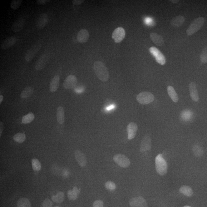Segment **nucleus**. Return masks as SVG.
<instances>
[{
	"instance_id": "f257e3e1",
	"label": "nucleus",
	"mask_w": 207,
	"mask_h": 207,
	"mask_svg": "<svg viewBox=\"0 0 207 207\" xmlns=\"http://www.w3.org/2000/svg\"><path fill=\"white\" fill-rule=\"evenodd\" d=\"M92 68L99 80L103 82H106L108 80L109 78V71L102 62L100 61L95 62Z\"/></svg>"
},
{
	"instance_id": "f03ea898",
	"label": "nucleus",
	"mask_w": 207,
	"mask_h": 207,
	"mask_svg": "<svg viewBox=\"0 0 207 207\" xmlns=\"http://www.w3.org/2000/svg\"><path fill=\"white\" fill-rule=\"evenodd\" d=\"M155 161L156 172L160 175H164L167 172L168 165L162 155H158L155 158Z\"/></svg>"
},
{
	"instance_id": "7ed1b4c3",
	"label": "nucleus",
	"mask_w": 207,
	"mask_h": 207,
	"mask_svg": "<svg viewBox=\"0 0 207 207\" xmlns=\"http://www.w3.org/2000/svg\"><path fill=\"white\" fill-rule=\"evenodd\" d=\"M205 22V18L199 17L196 18L192 22L186 30V33L188 35L191 36L197 32L202 27Z\"/></svg>"
},
{
	"instance_id": "20e7f679",
	"label": "nucleus",
	"mask_w": 207,
	"mask_h": 207,
	"mask_svg": "<svg viewBox=\"0 0 207 207\" xmlns=\"http://www.w3.org/2000/svg\"><path fill=\"white\" fill-rule=\"evenodd\" d=\"M138 102L142 105H146L154 101V95L150 92L144 91L140 92L137 96Z\"/></svg>"
},
{
	"instance_id": "39448f33",
	"label": "nucleus",
	"mask_w": 207,
	"mask_h": 207,
	"mask_svg": "<svg viewBox=\"0 0 207 207\" xmlns=\"http://www.w3.org/2000/svg\"><path fill=\"white\" fill-rule=\"evenodd\" d=\"M42 47L41 43H37L33 45L27 52L25 59L27 62H30L33 59L35 55Z\"/></svg>"
},
{
	"instance_id": "423d86ee",
	"label": "nucleus",
	"mask_w": 207,
	"mask_h": 207,
	"mask_svg": "<svg viewBox=\"0 0 207 207\" xmlns=\"http://www.w3.org/2000/svg\"><path fill=\"white\" fill-rule=\"evenodd\" d=\"M113 160L119 166L122 168L129 167L131 164L129 158L122 154L116 155L114 156Z\"/></svg>"
},
{
	"instance_id": "0eeeda50",
	"label": "nucleus",
	"mask_w": 207,
	"mask_h": 207,
	"mask_svg": "<svg viewBox=\"0 0 207 207\" xmlns=\"http://www.w3.org/2000/svg\"><path fill=\"white\" fill-rule=\"evenodd\" d=\"M149 51L155 59L156 62L160 65H164L166 63V58L161 52L155 47H151Z\"/></svg>"
},
{
	"instance_id": "6e6552de",
	"label": "nucleus",
	"mask_w": 207,
	"mask_h": 207,
	"mask_svg": "<svg viewBox=\"0 0 207 207\" xmlns=\"http://www.w3.org/2000/svg\"><path fill=\"white\" fill-rule=\"evenodd\" d=\"M125 31L122 27H119L114 30L112 34V38L114 42L119 43L122 42L125 37Z\"/></svg>"
},
{
	"instance_id": "1a4fd4ad",
	"label": "nucleus",
	"mask_w": 207,
	"mask_h": 207,
	"mask_svg": "<svg viewBox=\"0 0 207 207\" xmlns=\"http://www.w3.org/2000/svg\"><path fill=\"white\" fill-rule=\"evenodd\" d=\"M129 204L131 207H148L147 201L141 196L131 199L129 201Z\"/></svg>"
},
{
	"instance_id": "9d476101",
	"label": "nucleus",
	"mask_w": 207,
	"mask_h": 207,
	"mask_svg": "<svg viewBox=\"0 0 207 207\" xmlns=\"http://www.w3.org/2000/svg\"><path fill=\"white\" fill-rule=\"evenodd\" d=\"M78 81L76 77L73 75L67 76L63 82V87L66 90H70L75 87L77 85Z\"/></svg>"
},
{
	"instance_id": "9b49d317",
	"label": "nucleus",
	"mask_w": 207,
	"mask_h": 207,
	"mask_svg": "<svg viewBox=\"0 0 207 207\" xmlns=\"http://www.w3.org/2000/svg\"><path fill=\"white\" fill-rule=\"evenodd\" d=\"M48 17L46 13H42L39 15L36 21V27L38 29H42L48 24Z\"/></svg>"
},
{
	"instance_id": "f8f14e48",
	"label": "nucleus",
	"mask_w": 207,
	"mask_h": 207,
	"mask_svg": "<svg viewBox=\"0 0 207 207\" xmlns=\"http://www.w3.org/2000/svg\"><path fill=\"white\" fill-rule=\"evenodd\" d=\"M151 148V138L149 135H146L143 138L140 146L141 152L144 153L150 150Z\"/></svg>"
},
{
	"instance_id": "ddd939ff",
	"label": "nucleus",
	"mask_w": 207,
	"mask_h": 207,
	"mask_svg": "<svg viewBox=\"0 0 207 207\" xmlns=\"http://www.w3.org/2000/svg\"><path fill=\"white\" fill-rule=\"evenodd\" d=\"M17 41V38L14 36L9 37L6 38L2 42L1 45V48L2 50H6L12 47Z\"/></svg>"
},
{
	"instance_id": "4468645a",
	"label": "nucleus",
	"mask_w": 207,
	"mask_h": 207,
	"mask_svg": "<svg viewBox=\"0 0 207 207\" xmlns=\"http://www.w3.org/2000/svg\"><path fill=\"white\" fill-rule=\"evenodd\" d=\"M127 129L128 139L129 140L133 139L135 137L138 130L137 124L134 122L130 123L127 126Z\"/></svg>"
},
{
	"instance_id": "2eb2a0df",
	"label": "nucleus",
	"mask_w": 207,
	"mask_h": 207,
	"mask_svg": "<svg viewBox=\"0 0 207 207\" xmlns=\"http://www.w3.org/2000/svg\"><path fill=\"white\" fill-rule=\"evenodd\" d=\"M26 22V20L22 18L16 20L12 26L11 29L14 32H18L23 29Z\"/></svg>"
},
{
	"instance_id": "dca6fc26",
	"label": "nucleus",
	"mask_w": 207,
	"mask_h": 207,
	"mask_svg": "<svg viewBox=\"0 0 207 207\" xmlns=\"http://www.w3.org/2000/svg\"><path fill=\"white\" fill-rule=\"evenodd\" d=\"M48 57L46 54H43L37 61L35 65V68L37 70H40L44 68L47 63Z\"/></svg>"
},
{
	"instance_id": "f3484780",
	"label": "nucleus",
	"mask_w": 207,
	"mask_h": 207,
	"mask_svg": "<svg viewBox=\"0 0 207 207\" xmlns=\"http://www.w3.org/2000/svg\"><path fill=\"white\" fill-rule=\"evenodd\" d=\"M75 157L78 164L81 167H85L87 164V159L85 154L79 150L75 151Z\"/></svg>"
},
{
	"instance_id": "a211bd4d",
	"label": "nucleus",
	"mask_w": 207,
	"mask_h": 207,
	"mask_svg": "<svg viewBox=\"0 0 207 207\" xmlns=\"http://www.w3.org/2000/svg\"><path fill=\"white\" fill-rule=\"evenodd\" d=\"M189 90L190 96L192 99L195 102H197L199 100L197 88L196 84L191 82L189 84Z\"/></svg>"
},
{
	"instance_id": "6ab92c4d",
	"label": "nucleus",
	"mask_w": 207,
	"mask_h": 207,
	"mask_svg": "<svg viewBox=\"0 0 207 207\" xmlns=\"http://www.w3.org/2000/svg\"><path fill=\"white\" fill-rule=\"evenodd\" d=\"M90 37L88 31L86 29H81L77 35V40L79 42L84 43L87 42Z\"/></svg>"
},
{
	"instance_id": "aec40b11",
	"label": "nucleus",
	"mask_w": 207,
	"mask_h": 207,
	"mask_svg": "<svg viewBox=\"0 0 207 207\" xmlns=\"http://www.w3.org/2000/svg\"><path fill=\"white\" fill-rule=\"evenodd\" d=\"M151 41L158 46H162L164 43V38L161 35L155 33H151L150 35Z\"/></svg>"
},
{
	"instance_id": "412c9836",
	"label": "nucleus",
	"mask_w": 207,
	"mask_h": 207,
	"mask_svg": "<svg viewBox=\"0 0 207 207\" xmlns=\"http://www.w3.org/2000/svg\"><path fill=\"white\" fill-rule=\"evenodd\" d=\"M60 77L58 75L55 76L50 82V92H56L60 84Z\"/></svg>"
},
{
	"instance_id": "4be33fe9",
	"label": "nucleus",
	"mask_w": 207,
	"mask_h": 207,
	"mask_svg": "<svg viewBox=\"0 0 207 207\" xmlns=\"http://www.w3.org/2000/svg\"><path fill=\"white\" fill-rule=\"evenodd\" d=\"M185 21L184 17L181 16H178L175 17L171 19L170 23L173 27H180L183 24Z\"/></svg>"
},
{
	"instance_id": "5701e85b",
	"label": "nucleus",
	"mask_w": 207,
	"mask_h": 207,
	"mask_svg": "<svg viewBox=\"0 0 207 207\" xmlns=\"http://www.w3.org/2000/svg\"><path fill=\"white\" fill-rule=\"evenodd\" d=\"M57 120L59 123L63 124L65 122V111L63 107L59 106L57 109Z\"/></svg>"
},
{
	"instance_id": "b1692460",
	"label": "nucleus",
	"mask_w": 207,
	"mask_h": 207,
	"mask_svg": "<svg viewBox=\"0 0 207 207\" xmlns=\"http://www.w3.org/2000/svg\"><path fill=\"white\" fill-rule=\"evenodd\" d=\"M167 91L168 95L173 102H177L178 101V96L177 94L175 91L173 87L171 86H169L167 87Z\"/></svg>"
},
{
	"instance_id": "393cba45",
	"label": "nucleus",
	"mask_w": 207,
	"mask_h": 207,
	"mask_svg": "<svg viewBox=\"0 0 207 207\" xmlns=\"http://www.w3.org/2000/svg\"><path fill=\"white\" fill-rule=\"evenodd\" d=\"M80 193V190L78 188L76 187H74L73 190H70L68 191V197L69 199L71 200H76Z\"/></svg>"
},
{
	"instance_id": "a878e982",
	"label": "nucleus",
	"mask_w": 207,
	"mask_h": 207,
	"mask_svg": "<svg viewBox=\"0 0 207 207\" xmlns=\"http://www.w3.org/2000/svg\"><path fill=\"white\" fill-rule=\"evenodd\" d=\"M33 91L34 89L33 87L30 86L27 87L22 91L20 97L22 99L28 98L32 95Z\"/></svg>"
},
{
	"instance_id": "bb28decb",
	"label": "nucleus",
	"mask_w": 207,
	"mask_h": 207,
	"mask_svg": "<svg viewBox=\"0 0 207 207\" xmlns=\"http://www.w3.org/2000/svg\"><path fill=\"white\" fill-rule=\"evenodd\" d=\"M179 191L182 194L188 197H191L193 194L192 189L190 186H181L180 188Z\"/></svg>"
},
{
	"instance_id": "cd10ccee",
	"label": "nucleus",
	"mask_w": 207,
	"mask_h": 207,
	"mask_svg": "<svg viewBox=\"0 0 207 207\" xmlns=\"http://www.w3.org/2000/svg\"><path fill=\"white\" fill-rule=\"evenodd\" d=\"M17 207H31V203L28 199L22 198L18 201Z\"/></svg>"
},
{
	"instance_id": "c85d7f7f",
	"label": "nucleus",
	"mask_w": 207,
	"mask_h": 207,
	"mask_svg": "<svg viewBox=\"0 0 207 207\" xmlns=\"http://www.w3.org/2000/svg\"><path fill=\"white\" fill-rule=\"evenodd\" d=\"M65 195L62 191H59L57 194L52 197V201L55 203H60L63 202L64 200Z\"/></svg>"
},
{
	"instance_id": "c756f323",
	"label": "nucleus",
	"mask_w": 207,
	"mask_h": 207,
	"mask_svg": "<svg viewBox=\"0 0 207 207\" xmlns=\"http://www.w3.org/2000/svg\"><path fill=\"white\" fill-rule=\"evenodd\" d=\"M35 118V116L32 112H29L24 116L22 119V122L24 124H27L31 122Z\"/></svg>"
},
{
	"instance_id": "7c9ffc66",
	"label": "nucleus",
	"mask_w": 207,
	"mask_h": 207,
	"mask_svg": "<svg viewBox=\"0 0 207 207\" xmlns=\"http://www.w3.org/2000/svg\"><path fill=\"white\" fill-rule=\"evenodd\" d=\"M26 139V136L24 134L18 133L13 136V140L16 142L22 143L24 142Z\"/></svg>"
},
{
	"instance_id": "2f4dec72",
	"label": "nucleus",
	"mask_w": 207,
	"mask_h": 207,
	"mask_svg": "<svg viewBox=\"0 0 207 207\" xmlns=\"http://www.w3.org/2000/svg\"><path fill=\"white\" fill-rule=\"evenodd\" d=\"M32 166L35 171H38L41 169V165L40 161L37 159H34L32 160Z\"/></svg>"
},
{
	"instance_id": "473e14b6",
	"label": "nucleus",
	"mask_w": 207,
	"mask_h": 207,
	"mask_svg": "<svg viewBox=\"0 0 207 207\" xmlns=\"http://www.w3.org/2000/svg\"><path fill=\"white\" fill-rule=\"evenodd\" d=\"M193 151L195 155L198 157L201 156L203 154V150L198 145L194 146L193 148Z\"/></svg>"
},
{
	"instance_id": "72a5a7b5",
	"label": "nucleus",
	"mask_w": 207,
	"mask_h": 207,
	"mask_svg": "<svg viewBox=\"0 0 207 207\" xmlns=\"http://www.w3.org/2000/svg\"><path fill=\"white\" fill-rule=\"evenodd\" d=\"M22 0H13L11 2V9L13 10H17L21 6Z\"/></svg>"
},
{
	"instance_id": "f704fd0d",
	"label": "nucleus",
	"mask_w": 207,
	"mask_h": 207,
	"mask_svg": "<svg viewBox=\"0 0 207 207\" xmlns=\"http://www.w3.org/2000/svg\"><path fill=\"white\" fill-rule=\"evenodd\" d=\"M192 113L190 110L183 111L181 114V117L183 120L185 121L189 120L192 117Z\"/></svg>"
},
{
	"instance_id": "c9c22d12",
	"label": "nucleus",
	"mask_w": 207,
	"mask_h": 207,
	"mask_svg": "<svg viewBox=\"0 0 207 207\" xmlns=\"http://www.w3.org/2000/svg\"><path fill=\"white\" fill-rule=\"evenodd\" d=\"M200 60L203 63L207 62V47H205L202 50L200 55Z\"/></svg>"
},
{
	"instance_id": "e433bc0d",
	"label": "nucleus",
	"mask_w": 207,
	"mask_h": 207,
	"mask_svg": "<svg viewBox=\"0 0 207 207\" xmlns=\"http://www.w3.org/2000/svg\"><path fill=\"white\" fill-rule=\"evenodd\" d=\"M105 187L107 190H110V191H113L116 188V185L114 182L111 181H107L105 184Z\"/></svg>"
},
{
	"instance_id": "4c0bfd02",
	"label": "nucleus",
	"mask_w": 207,
	"mask_h": 207,
	"mask_svg": "<svg viewBox=\"0 0 207 207\" xmlns=\"http://www.w3.org/2000/svg\"><path fill=\"white\" fill-rule=\"evenodd\" d=\"M103 202L101 200H97L94 202L93 207H103Z\"/></svg>"
},
{
	"instance_id": "58836bf2",
	"label": "nucleus",
	"mask_w": 207,
	"mask_h": 207,
	"mask_svg": "<svg viewBox=\"0 0 207 207\" xmlns=\"http://www.w3.org/2000/svg\"><path fill=\"white\" fill-rule=\"evenodd\" d=\"M52 202L48 199H46L43 201L42 205L43 207H52Z\"/></svg>"
},
{
	"instance_id": "ea45409f",
	"label": "nucleus",
	"mask_w": 207,
	"mask_h": 207,
	"mask_svg": "<svg viewBox=\"0 0 207 207\" xmlns=\"http://www.w3.org/2000/svg\"><path fill=\"white\" fill-rule=\"evenodd\" d=\"M50 2V0H37V3L38 5H43Z\"/></svg>"
},
{
	"instance_id": "a19ab883",
	"label": "nucleus",
	"mask_w": 207,
	"mask_h": 207,
	"mask_svg": "<svg viewBox=\"0 0 207 207\" xmlns=\"http://www.w3.org/2000/svg\"><path fill=\"white\" fill-rule=\"evenodd\" d=\"M84 1V0H73L72 1V3L73 5H80L83 3Z\"/></svg>"
},
{
	"instance_id": "79ce46f5",
	"label": "nucleus",
	"mask_w": 207,
	"mask_h": 207,
	"mask_svg": "<svg viewBox=\"0 0 207 207\" xmlns=\"http://www.w3.org/2000/svg\"><path fill=\"white\" fill-rule=\"evenodd\" d=\"M4 124L2 122H0V136H1L3 132V129H4Z\"/></svg>"
},
{
	"instance_id": "37998d69",
	"label": "nucleus",
	"mask_w": 207,
	"mask_h": 207,
	"mask_svg": "<svg viewBox=\"0 0 207 207\" xmlns=\"http://www.w3.org/2000/svg\"><path fill=\"white\" fill-rule=\"evenodd\" d=\"M145 22L147 24H149L151 22V19L150 18H146L145 19Z\"/></svg>"
},
{
	"instance_id": "c03bdc74",
	"label": "nucleus",
	"mask_w": 207,
	"mask_h": 207,
	"mask_svg": "<svg viewBox=\"0 0 207 207\" xmlns=\"http://www.w3.org/2000/svg\"><path fill=\"white\" fill-rule=\"evenodd\" d=\"M171 1V2L173 3V4H176V3L179 2L180 1H178V0H175V1L174 0V1H173V0H172V1Z\"/></svg>"
},
{
	"instance_id": "a18cd8bd",
	"label": "nucleus",
	"mask_w": 207,
	"mask_h": 207,
	"mask_svg": "<svg viewBox=\"0 0 207 207\" xmlns=\"http://www.w3.org/2000/svg\"><path fill=\"white\" fill-rule=\"evenodd\" d=\"M3 100V96L2 95L0 96V104L2 103Z\"/></svg>"
},
{
	"instance_id": "49530a36",
	"label": "nucleus",
	"mask_w": 207,
	"mask_h": 207,
	"mask_svg": "<svg viewBox=\"0 0 207 207\" xmlns=\"http://www.w3.org/2000/svg\"><path fill=\"white\" fill-rule=\"evenodd\" d=\"M113 107H114L113 106H111L108 107V108H107V109H108V110H110V109H112L113 108Z\"/></svg>"
},
{
	"instance_id": "de8ad7c7",
	"label": "nucleus",
	"mask_w": 207,
	"mask_h": 207,
	"mask_svg": "<svg viewBox=\"0 0 207 207\" xmlns=\"http://www.w3.org/2000/svg\"><path fill=\"white\" fill-rule=\"evenodd\" d=\"M183 207H191L190 206H185Z\"/></svg>"
},
{
	"instance_id": "09e8293b",
	"label": "nucleus",
	"mask_w": 207,
	"mask_h": 207,
	"mask_svg": "<svg viewBox=\"0 0 207 207\" xmlns=\"http://www.w3.org/2000/svg\"><path fill=\"white\" fill-rule=\"evenodd\" d=\"M58 207V206H57V207Z\"/></svg>"
}]
</instances>
